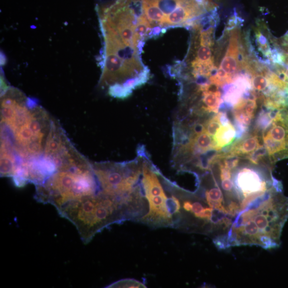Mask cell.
<instances>
[{
    "instance_id": "obj_1",
    "label": "cell",
    "mask_w": 288,
    "mask_h": 288,
    "mask_svg": "<svg viewBox=\"0 0 288 288\" xmlns=\"http://www.w3.org/2000/svg\"><path fill=\"white\" fill-rule=\"evenodd\" d=\"M104 41L100 84L120 86L128 91L141 87L150 78L141 53L145 40L137 32L136 22L118 20L100 22Z\"/></svg>"
},
{
    "instance_id": "obj_2",
    "label": "cell",
    "mask_w": 288,
    "mask_h": 288,
    "mask_svg": "<svg viewBox=\"0 0 288 288\" xmlns=\"http://www.w3.org/2000/svg\"><path fill=\"white\" fill-rule=\"evenodd\" d=\"M274 192L267 191L238 214L228 232L236 246L255 245L266 249L280 246L288 219V198Z\"/></svg>"
},
{
    "instance_id": "obj_3",
    "label": "cell",
    "mask_w": 288,
    "mask_h": 288,
    "mask_svg": "<svg viewBox=\"0 0 288 288\" xmlns=\"http://www.w3.org/2000/svg\"><path fill=\"white\" fill-rule=\"evenodd\" d=\"M141 2L152 28L161 29L163 34L169 28H189L217 9L214 0H141Z\"/></svg>"
},
{
    "instance_id": "obj_4",
    "label": "cell",
    "mask_w": 288,
    "mask_h": 288,
    "mask_svg": "<svg viewBox=\"0 0 288 288\" xmlns=\"http://www.w3.org/2000/svg\"><path fill=\"white\" fill-rule=\"evenodd\" d=\"M240 27L228 30L230 34L229 44L219 67L228 74L233 81H234L241 70L244 69L243 58H240V53L243 51L241 45Z\"/></svg>"
},
{
    "instance_id": "obj_5",
    "label": "cell",
    "mask_w": 288,
    "mask_h": 288,
    "mask_svg": "<svg viewBox=\"0 0 288 288\" xmlns=\"http://www.w3.org/2000/svg\"><path fill=\"white\" fill-rule=\"evenodd\" d=\"M236 183L244 199L252 194L265 193L267 191V183L262 180L256 170L252 169L245 168L241 169L237 175Z\"/></svg>"
},
{
    "instance_id": "obj_6",
    "label": "cell",
    "mask_w": 288,
    "mask_h": 288,
    "mask_svg": "<svg viewBox=\"0 0 288 288\" xmlns=\"http://www.w3.org/2000/svg\"><path fill=\"white\" fill-rule=\"evenodd\" d=\"M258 27L255 28L256 43L259 50L266 58L265 62L271 64L272 49L274 48V37L271 34L268 27L261 21L257 23Z\"/></svg>"
},
{
    "instance_id": "obj_7",
    "label": "cell",
    "mask_w": 288,
    "mask_h": 288,
    "mask_svg": "<svg viewBox=\"0 0 288 288\" xmlns=\"http://www.w3.org/2000/svg\"><path fill=\"white\" fill-rule=\"evenodd\" d=\"M61 130L55 122L51 123L49 133L45 146L44 155L51 157L57 154L66 143Z\"/></svg>"
},
{
    "instance_id": "obj_8",
    "label": "cell",
    "mask_w": 288,
    "mask_h": 288,
    "mask_svg": "<svg viewBox=\"0 0 288 288\" xmlns=\"http://www.w3.org/2000/svg\"><path fill=\"white\" fill-rule=\"evenodd\" d=\"M11 144L6 139H1V176L12 177L17 163L11 153Z\"/></svg>"
},
{
    "instance_id": "obj_9",
    "label": "cell",
    "mask_w": 288,
    "mask_h": 288,
    "mask_svg": "<svg viewBox=\"0 0 288 288\" xmlns=\"http://www.w3.org/2000/svg\"><path fill=\"white\" fill-rule=\"evenodd\" d=\"M236 130L231 122L223 125L213 137L215 149L221 150L222 148L231 143L236 136Z\"/></svg>"
},
{
    "instance_id": "obj_10",
    "label": "cell",
    "mask_w": 288,
    "mask_h": 288,
    "mask_svg": "<svg viewBox=\"0 0 288 288\" xmlns=\"http://www.w3.org/2000/svg\"><path fill=\"white\" fill-rule=\"evenodd\" d=\"M202 108L209 112L217 113L222 103V93L219 91L215 92H202Z\"/></svg>"
},
{
    "instance_id": "obj_11",
    "label": "cell",
    "mask_w": 288,
    "mask_h": 288,
    "mask_svg": "<svg viewBox=\"0 0 288 288\" xmlns=\"http://www.w3.org/2000/svg\"><path fill=\"white\" fill-rule=\"evenodd\" d=\"M190 144L192 149H195V151L199 153H205L215 149L214 141L207 132L203 133L191 139Z\"/></svg>"
},
{
    "instance_id": "obj_12",
    "label": "cell",
    "mask_w": 288,
    "mask_h": 288,
    "mask_svg": "<svg viewBox=\"0 0 288 288\" xmlns=\"http://www.w3.org/2000/svg\"><path fill=\"white\" fill-rule=\"evenodd\" d=\"M261 145L258 136L248 137L241 142L236 147L233 154H250L258 149Z\"/></svg>"
},
{
    "instance_id": "obj_13",
    "label": "cell",
    "mask_w": 288,
    "mask_h": 288,
    "mask_svg": "<svg viewBox=\"0 0 288 288\" xmlns=\"http://www.w3.org/2000/svg\"><path fill=\"white\" fill-rule=\"evenodd\" d=\"M14 136L19 146L25 148L34 136V134L27 123L15 132Z\"/></svg>"
},
{
    "instance_id": "obj_14",
    "label": "cell",
    "mask_w": 288,
    "mask_h": 288,
    "mask_svg": "<svg viewBox=\"0 0 288 288\" xmlns=\"http://www.w3.org/2000/svg\"><path fill=\"white\" fill-rule=\"evenodd\" d=\"M263 141L265 147H266L270 156L286 149V141H276V140L272 139L269 136L264 135L263 136Z\"/></svg>"
},
{
    "instance_id": "obj_15",
    "label": "cell",
    "mask_w": 288,
    "mask_h": 288,
    "mask_svg": "<svg viewBox=\"0 0 288 288\" xmlns=\"http://www.w3.org/2000/svg\"><path fill=\"white\" fill-rule=\"evenodd\" d=\"M205 131L212 137H214L218 130L223 126L220 119V114H218L214 117L209 121L205 124Z\"/></svg>"
},
{
    "instance_id": "obj_16",
    "label": "cell",
    "mask_w": 288,
    "mask_h": 288,
    "mask_svg": "<svg viewBox=\"0 0 288 288\" xmlns=\"http://www.w3.org/2000/svg\"><path fill=\"white\" fill-rule=\"evenodd\" d=\"M278 141H285L286 130L282 126L277 125L276 122H273L272 127L269 130L266 135Z\"/></svg>"
},
{
    "instance_id": "obj_17",
    "label": "cell",
    "mask_w": 288,
    "mask_h": 288,
    "mask_svg": "<svg viewBox=\"0 0 288 288\" xmlns=\"http://www.w3.org/2000/svg\"><path fill=\"white\" fill-rule=\"evenodd\" d=\"M267 152L266 147L261 145L258 149L249 154L248 159L254 164L258 165L261 159L266 155Z\"/></svg>"
},
{
    "instance_id": "obj_18",
    "label": "cell",
    "mask_w": 288,
    "mask_h": 288,
    "mask_svg": "<svg viewBox=\"0 0 288 288\" xmlns=\"http://www.w3.org/2000/svg\"><path fill=\"white\" fill-rule=\"evenodd\" d=\"M112 286H113L114 287L146 288L143 284L132 279L122 280L121 282L116 283Z\"/></svg>"
},
{
    "instance_id": "obj_19",
    "label": "cell",
    "mask_w": 288,
    "mask_h": 288,
    "mask_svg": "<svg viewBox=\"0 0 288 288\" xmlns=\"http://www.w3.org/2000/svg\"><path fill=\"white\" fill-rule=\"evenodd\" d=\"M232 154V155H228V156L223 157L224 160L223 162L221 163L226 168L231 170L237 167L239 162V158L235 154Z\"/></svg>"
},
{
    "instance_id": "obj_20",
    "label": "cell",
    "mask_w": 288,
    "mask_h": 288,
    "mask_svg": "<svg viewBox=\"0 0 288 288\" xmlns=\"http://www.w3.org/2000/svg\"><path fill=\"white\" fill-rule=\"evenodd\" d=\"M277 42L280 49L288 55V32Z\"/></svg>"
},
{
    "instance_id": "obj_21",
    "label": "cell",
    "mask_w": 288,
    "mask_h": 288,
    "mask_svg": "<svg viewBox=\"0 0 288 288\" xmlns=\"http://www.w3.org/2000/svg\"><path fill=\"white\" fill-rule=\"evenodd\" d=\"M205 131V126L203 124L196 123L192 129V136L191 139L195 138L196 136L203 133Z\"/></svg>"
},
{
    "instance_id": "obj_22",
    "label": "cell",
    "mask_w": 288,
    "mask_h": 288,
    "mask_svg": "<svg viewBox=\"0 0 288 288\" xmlns=\"http://www.w3.org/2000/svg\"><path fill=\"white\" fill-rule=\"evenodd\" d=\"M222 181V187L223 189L227 192H231L234 184L231 181V178L225 179Z\"/></svg>"
}]
</instances>
